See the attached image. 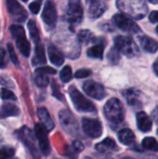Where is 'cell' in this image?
<instances>
[{
  "label": "cell",
  "instance_id": "obj_47",
  "mask_svg": "<svg viewBox=\"0 0 158 159\" xmlns=\"http://www.w3.org/2000/svg\"><path fill=\"white\" fill-rule=\"evenodd\" d=\"M156 34H158V26H157V27H156Z\"/></svg>",
  "mask_w": 158,
  "mask_h": 159
},
{
  "label": "cell",
  "instance_id": "obj_21",
  "mask_svg": "<svg viewBox=\"0 0 158 159\" xmlns=\"http://www.w3.org/2000/svg\"><path fill=\"white\" fill-rule=\"evenodd\" d=\"M140 43L142 47V48L150 53H155L158 49V43L153 38L143 35L140 37Z\"/></svg>",
  "mask_w": 158,
  "mask_h": 159
},
{
  "label": "cell",
  "instance_id": "obj_44",
  "mask_svg": "<svg viewBox=\"0 0 158 159\" xmlns=\"http://www.w3.org/2000/svg\"><path fill=\"white\" fill-rule=\"evenodd\" d=\"M154 71H155V73L156 74V75L158 76V58L156 59V61H155V63H154Z\"/></svg>",
  "mask_w": 158,
  "mask_h": 159
},
{
  "label": "cell",
  "instance_id": "obj_2",
  "mask_svg": "<svg viewBox=\"0 0 158 159\" xmlns=\"http://www.w3.org/2000/svg\"><path fill=\"white\" fill-rule=\"evenodd\" d=\"M103 113L107 120L113 124H119L124 120L125 109L122 102L116 99H110L104 105Z\"/></svg>",
  "mask_w": 158,
  "mask_h": 159
},
{
  "label": "cell",
  "instance_id": "obj_43",
  "mask_svg": "<svg viewBox=\"0 0 158 159\" xmlns=\"http://www.w3.org/2000/svg\"><path fill=\"white\" fill-rule=\"evenodd\" d=\"M149 20L151 22L153 23H156L158 22V10H155V11H152L149 15Z\"/></svg>",
  "mask_w": 158,
  "mask_h": 159
},
{
  "label": "cell",
  "instance_id": "obj_6",
  "mask_svg": "<svg viewBox=\"0 0 158 159\" xmlns=\"http://www.w3.org/2000/svg\"><path fill=\"white\" fill-rule=\"evenodd\" d=\"M59 119H60V123H61L62 129L66 133L73 135V136L77 134V129H78L77 121L75 117L74 116V115L69 110L63 109L60 111Z\"/></svg>",
  "mask_w": 158,
  "mask_h": 159
},
{
  "label": "cell",
  "instance_id": "obj_48",
  "mask_svg": "<svg viewBox=\"0 0 158 159\" xmlns=\"http://www.w3.org/2000/svg\"><path fill=\"white\" fill-rule=\"evenodd\" d=\"M21 1H23V2H26V1H28V0H21Z\"/></svg>",
  "mask_w": 158,
  "mask_h": 159
},
{
  "label": "cell",
  "instance_id": "obj_34",
  "mask_svg": "<svg viewBox=\"0 0 158 159\" xmlns=\"http://www.w3.org/2000/svg\"><path fill=\"white\" fill-rule=\"evenodd\" d=\"M7 50H8V54H9V57H10V60L12 61V62L15 64V65H19V61H18V58L15 54V51H14V48L13 46L8 43L7 44Z\"/></svg>",
  "mask_w": 158,
  "mask_h": 159
},
{
  "label": "cell",
  "instance_id": "obj_31",
  "mask_svg": "<svg viewBox=\"0 0 158 159\" xmlns=\"http://www.w3.org/2000/svg\"><path fill=\"white\" fill-rule=\"evenodd\" d=\"M14 149L11 147H3L0 149V159L12 158L14 156Z\"/></svg>",
  "mask_w": 158,
  "mask_h": 159
},
{
  "label": "cell",
  "instance_id": "obj_1",
  "mask_svg": "<svg viewBox=\"0 0 158 159\" xmlns=\"http://www.w3.org/2000/svg\"><path fill=\"white\" fill-rule=\"evenodd\" d=\"M116 5L120 10L137 20L142 19L147 13V6L142 0H117Z\"/></svg>",
  "mask_w": 158,
  "mask_h": 159
},
{
  "label": "cell",
  "instance_id": "obj_8",
  "mask_svg": "<svg viewBox=\"0 0 158 159\" xmlns=\"http://www.w3.org/2000/svg\"><path fill=\"white\" fill-rule=\"evenodd\" d=\"M17 135L19 140L29 149V151L32 153V155L35 157H38L37 156V148L35 144V138L32 132V130L27 127H22L17 131Z\"/></svg>",
  "mask_w": 158,
  "mask_h": 159
},
{
  "label": "cell",
  "instance_id": "obj_9",
  "mask_svg": "<svg viewBox=\"0 0 158 159\" xmlns=\"http://www.w3.org/2000/svg\"><path fill=\"white\" fill-rule=\"evenodd\" d=\"M82 127L85 134L89 138H100L102 134V123L97 119L85 117L82 119Z\"/></svg>",
  "mask_w": 158,
  "mask_h": 159
},
{
  "label": "cell",
  "instance_id": "obj_29",
  "mask_svg": "<svg viewBox=\"0 0 158 159\" xmlns=\"http://www.w3.org/2000/svg\"><path fill=\"white\" fill-rule=\"evenodd\" d=\"M77 39L80 43H89L93 38V34L88 30H81L77 34Z\"/></svg>",
  "mask_w": 158,
  "mask_h": 159
},
{
  "label": "cell",
  "instance_id": "obj_14",
  "mask_svg": "<svg viewBox=\"0 0 158 159\" xmlns=\"http://www.w3.org/2000/svg\"><path fill=\"white\" fill-rule=\"evenodd\" d=\"M66 20L71 25L79 24L83 20V8L81 4L69 5L66 12Z\"/></svg>",
  "mask_w": 158,
  "mask_h": 159
},
{
  "label": "cell",
  "instance_id": "obj_26",
  "mask_svg": "<svg viewBox=\"0 0 158 159\" xmlns=\"http://www.w3.org/2000/svg\"><path fill=\"white\" fill-rule=\"evenodd\" d=\"M28 29H29V34H30V36L32 38V40L37 45L39 44V41H40V37H39V32H38V29H37V26L35 24V21L33 20H30L28 21Z\"/></svg>",
  "mask_w": 158,
  "mask_h": 159
},
{
  "label": "cell",
  "instance_id": "obj_33",
  "mask_svg": "<svg viewBox=\"0 0 158 159\" xmlns=\"http://www.w3.org/2000/svg\"><path fill=\"white\" fill-rule=\"evenodd\" d=\"M0 97L2 100H10V101H16L17 98L15 96V94L10 91L9 89H2L1 91H0Z\"/></svg>",
  "mask_w": 158,
  "mask_h": 159
},
{
  "label": "cell",
  "instance_id": "obj_16",
  "mask_svg": "<svg viewBox=\"0 0 158 159\" xmlns=\"http://www.w3.org/2000/svg\"><path fill=\"white\" fill-rule=\"evenodd\" d=\"M137 127L142 132H148L152 129V120L149 116L144 112H139L136 116Z\"/></svg>",
  "mask_w": 158,
  "mask_h": 159
},
{
  "label": "cell",
  "instance_id": "obj_7",
  "mask_svg": "<svg viewBox=\"0 0 158 159\" xmlns=\"http://www.w3.org/2000/svg\"><path fill=\"white\" fill-rule=\"evenodd\" d=\"M113 22L116 27L120 28L125 32H129L131 34H138L141 32V29L138 24L124 14H115L113 17Z\"/></svg>",
  "mask_w": 158,
  "mask_h": 159
},
{
  "label": "cell",
  "instance_id": "obj_25",
  "mask_svg": "<svg viewBox=\"0 0 158 159\" xmlns=\"http://www.w3.org/2000/svg\"><path fill=\"white\" fill-rule=\"evenodd\" d=\"M124 97L126 98L128 103L129 105H136L139 102V97H140V92L134 89H127L123 93Z\"/></svg>",
  "mask_w": 158,
  "mask_h": 159
},
{
  "label": "cell",
  "instance_id": "obj_17",
  "mask_svg": "<svg viewBox=\"0 0 158 159\" xmlns=\"http://www.w3.org/2000/svg\"><path fill=\"white\" fill-rule=\"evenodd\" d=\"M95 148L100 153H106L108 151L116 152V151L119 150V147L117 146V144L115 143V142L113 139H111V138H106L102 142L97 143L96 146H95Z\"/></svg>",
  "mask_w": 158,
  "mask_h": 159
},
{
  "label": "cell",
  "instance_id": "obj_36",
  "mask_svg": "<svg viewBox=\"0 0 158 159\" xmlns=\"http://www.w3.org/2000/svg\"><path fill=\"white\" fill-rule=\"evenodd\" d=\"M51 86H52V94H53V96H54L55 98H57L58 100L63 101V96H62V94L61 93V91H60V89H59V86L57 85V83H56L54 80L52 81Z\"/></svg>",
  "mask_w": 158,
  "mask_h": 159
},
{
  "label": "cell",
  "instance_id": "obj_49",
  "mask_svg": "<svg viewBox=\"0 0 158 159\" xmlns=\"http://www.w3.org/2000/svg\"><path fill=\"white\" fill-rule=\"evenodd\" d=\"M157 135H158V129H157Z\"/></svg>",
  "mask_w": 158,
  "mask_h": 159
},
{
  "label": "cell",
  "instance_id": "obj_10",
  "mask_svg": "<svg viewBox=\"0 0 158 159\" xmlns=\"http://www.w3.org/2000/svg\"><path fill=\"white\" fill-rule=\"evenodd\" d=\"M47 132H48L47 129L42 123L41 124L38 123L34 126V134L38 141L39 149L42 152V154L45 156H48L51 150L49 145V141L47 138Z\"/></svg>",
  "mask_w": 158,
  "mask_h": 159
},
{
  "label": "cell",
  "instance_id": "obj_37",
  "mask_svg": "<svg viewBox=\"0 0 158 159\" xmlns=\"http://www.w3.org/2000/svg\"><path fill=\"white\" fill-rule=\"evenodd\" d=\"M65 155L71 159H76L77 158V156H78V153L73 148V146L69 147L67 146L65 148Z\"/></svg>",
  "mask_w": 158,
  "mask_h": 159
},
{
  "label": "cell",
  "instance_id": "obj_28",
  "mask_svg": "<svg viewBox=\"0 0 158 159\" xmlns=\"http://www.w3.org/2000/svg\"><path fill=\"white\" fill-rule=\"evenodd\" d=\"M142 145L144 149L153 152H158V142L153 137H146L142 140Z\"/></svg>",
  "mask_w": 158,
  "mask_h": 159
},
{
  "label": "cell",
  "instance_id": "obj_42",
  "mask_svg": "<svg viewBox=\"0 0 158 159\" xmlns=\"http://www.w3.org/2000/svg\"><path fill=\"white\" fill-rule=\"evenodd\" d=\"M0 84L5 85V86L9 87V88H13V83L8 78H7L5 76H0Z\"/></svg>",
  "mask_w": 158,
  "mask_h": 159
},
{
  "label": "cell",
  "instance_id": "obj_46",
  "mask_svg": "<svg viewBox=\"0 0 158 159\" xmlns=\"http://www.w3.org/2000/svg\"><path fill=\"white\" fill-rule=\"evenodd\" d=\"M152 4H158V0H149Z\"/></svg>",
  "mask_w": 158,
  "mask_h": 159
},
{
  "label": "cell",
  "instance_id": "obj_32",
  "mask_svg": "<svg viewBox=\"0 0 158 159\" xmlns=\"http://www.w3.org/2000/svg\"><path fill=\"white\" fill-rule=\"evenodd\" d=\"M108 59L112 63H117L119 61V60H120V52L115 47L110 50V52L108 54Z\"/></svg>",
  "mask_w": 158,
  "mask_h": 159
},
{
  "label": "cell",
  "instance_id": "obj_40",
  "mask_svg": "<svg viewBox=\"0 0 158 159\" xmlns=\"http://www.w3.org/2000/svg\"><path fill=\"white\" fill-rule=\"evenodd\" d=\"M7 64L6 51L3 48H0V68H4Z\"/></svg>",
  "mask_w": 158,
  "mask_h": 159
},
{
  "label": "cell",
  "instance_id": "obj_13",
  "mask_svg": "<svg viewBox=\"0 0 158 159\" xmlns=\"http://www.w3.org/2000/svg\"><path fill=\"white\" fill-rule=\"evenodd\" d=\"M42 20L47 26L52 28L55 26L57 21V11L55 7V4L52 0H47L43 12H42Z\"/></svg>",
  "mask_w": 158,
  "mask_h": 159
},
{
  "label": "cell",
  "instance_id": "obj_12",
  "mask_svg": "<svg viewBox=\"0 0 158 159\" xmlns=\"http://www.w3.org/2000/svg\"><path fill=\"white\" fill-rule=\"evenodd\" d=\"M83 89L87 93V95L95 100H102L106 95L103 86L93 80H88L85 82L83 85Z\"/></svg>",
  "mask_w": 158,
  "mask_h": 159
},
{
  "label": "cell",
  "instance_id": "obj_11",
  "mask_svg": "<svg viewBox=\"0 0 158 159\" xmlns=\"http://www.w3.org/2000/svg\"><path fill=\"white\" fill-rule=\"evenodd\" d=\"M7 11L15 22H23L27 19V12L17 0H6Z\"/></svg>",
  "mask_w": 158,
  "mask_h": 159
},
{
  "label": "cell",
  "instance_id": "obj_35",
  "mask_svg": "<svg viewBox=\"0 0 158 159\" xmlns=\"http://www.w3.org/2000/svg\"><path fill=\"white\" fill-rule=\"evenodd\" d=\"M41 4H42V1L41 0H36V1H34L32 2L30 5H29V8L31 10V12L33 14H37L40 10V7H41Z\"/></svg>",
  "mask_w": 158,
  "mask_h": 159
},
{
  "label": "cell",
  "instance_id": "obj_15",
  "mask_svg": "<svg viewBox=\"0 0 158 159\" xmlns=\"http://www.w3.org/2000/svg\"><path fill=\"white\" fill-rule=\"evenodd\" d=\"M89 18L95 20L101 17L106 10V5L101 0H86Z\"/></svg>",
  "mask_w": 158,
  "mask_h": 159
},
{
  "label": "cell",
  "instance_id": "obj_38",
  "mask_svg": "<svg viewBox=\"0 0 158 159\" xmlns=\"http://www.w3.org/2000/svg\"><path fill=\"white\" fill-rule=\"evenodd\" d=\"M90 74H91V71L88 69H80L75 72L74 75L76 78H85V77H88Z\"/></svg>",
  "mask_w": 158,
  "mask_h": 159
},
{
  "label": "cell",
  "instance_id": "obj_3",
  "mask_svg": "<svg viewBox=\"0 0 158 159\" xmlns=\"http://www.w3.org/2000/svg\"><path fill=\"white\" fill-rule=\"evenodd\" d=\"M69 94L71 97V100L73 102V104L74 108L81 113H92L96 111L95 105L88 100L76 88L70 87L69 89Z\"/></svg>",
  "mask_w": 158,
  "mask_h": 159
},
{
  "label": "cell",
  "instance_id": "obj_19",
  "mask_svg": "<svg viewBox=\"0 0 158 159\" xmlns=\"http://www.w3.org/2000/svg\"><path fill=\"white\" fill-rule=\"evenodd\" d=\"M48 57L50 61L56 66H61L64 62V56L62 52L55 46L51 45L48 47Z\"/></svg>",
  "mask_w": 158,
  "mask_h": 159
},
{
  "label": "cell",
  "instance_id": "obj_18",
  "mask_svg": "<svg viewBox=\"0 0 158 159\" xmlns=\"http://www.w3.org/2000/svg\"><path fill=\"white\" fill-rule=\"evenodd\" d=\"M37 116H38V118L41 121V123L47 129V131L53 130V129L55 128V124H54L53 120L51 119L49 113L47 112V110L46 108H44V107L39 108L37 110Z\"/></svg>",
  "mask_w": 158,
  "mask_h": 159
},
{
  "label": "cell",
  "instance_id": "obj_50",
  "mask_svg": "<svg viewBox=\"0 0 158 159\" xmlns=\"http://www.w3.org/2000/svg\"><path fill=\"white\" fill-rule=\"evenodd\" d=\"M12 159H18V158H12Z\"/></svg>",
  "mask_w": 158,
  "mask_h": 159
},
{
  "label": "cell",
  "instance_id": "obj_51",
  "mask_svg": "<svg viewBox=\"0 0 158 159\" xmlns=\"http://www.w3.org/2000/svg\"><path fill=\"white\" fill-rule=\"evenodd\" d=\"M87 159H88V158H87Z\"/></svg>",
  "mask_w": 158,
  "mask_h": 159
},
{
  "label": "cell",
  "instance_id": "obj_27",
  "mask_svg": "<svg viewBox=\"0 0 158 159\" xmlns=\"http://www.w3.org/2000/svg\"><path fill=\"white\" fill-rule=\"evenodd\" d=\"M34 83L36 86L40 87V88H45L48 85L49 83V79L47 74L38 72V71H34Z\"/></svg>",
  "mask_w": 158,
  "mask_h": 159
},
{
  "label": "cell",
  "instance_id": "obj_39",
  "mask_svg": "<svg viewBox=\"0 0 158 159\" xmlns=\"http://www.w3.org/2000/svg\"><path fill=\"white\" fill-rule=\"evenodd\" d=\"M35 71H38V72L47 74V75H54V74H56V70H54L51 67H47V66H46V67H39Z\"/></svg>",
  "mask_w": 158,
  "mask_h": 159
},
{
  "label": "cell",
  "instance_id": "obj_41",
  "mask_svg": "<svg viewBox=\"0 0 158 159\" xmlns=\"http://www.w3.org/2000/svg\"><path fill=\"white\" fill-rule=\"evenodd\" d=\"M72 146H73V148H74L78 154L84 150V145H83V143H82L80 141H74V142L73 143Z\"/></svg>",
  "mask_w": 158,
  "mask_h": 159
},
{
  "label": "cell",
  "instance_id": "obj_4",
  "mask_svg": "<svg viewBox=\"0 0 158 159\" xmlns=\"http://www.w3.org/2000/svg\"><path fill=\"white\" fill-rule=\"evenodd\" d=\"M9 30H10L11 35L16 41L17 47L20 52L21 53V55L24 57H29L30 51H31V46H30L29 41L26 39L23 27L18 24H12L9 27Z\"/></svg>",
  "mask_w": 158,
  "mask_h": 159
},
{
  "label": "cell",
  "instance_id": "obj_23",
  "mask_svg": "<svg viewBox=\"0 0 158 159\" xmlns=\"http://www.w3.org/2000/svg\"><path fill=\"white\" fill-rule=\"evenodd\" d=\"M118 140L124 145H130L135 142V135L129 129H124L118 133Z\"/></svg>",
  "mask_w": 158,
  "mask_h": 159
},
{
  "label": "cell",
  "instance_id": "obj_5",
  "mask_svg": "<svg viewBox=\"0 0 158 159\" xmlns=\"http://www.w3.org/2000/svg\"><path fill=\"white\" fill-rule=\"evenodd\" d=\"M115 48L127 57L133 58L139 54V48L132 38L123 35H118L115 39Z\"/></svg>",
  "mask_w": 158,
  "mask_h": 159
},
{
  "label": "cell",
  "instance_id": "obj_30",
  "mask_svg": "<svg viewBox=\"0 0 158 159\" xmlns=\"http://www.w3.org/2000/svg\"><path fill=\"white\" fill-rule=\"evenodd\" d=\"M73 74H72V69L69 65H66L62 68V70L60 73V78L63 83H67L72 79Z\"/></svg>",
  "mask_w": 158,
  "mask_h": 159
},
{
  "label": "cell",
  "instance_id": "obj_22",
  "mask_svg": "<svg viewBox=\"0 0 158 159\" xmlns=\"http://www.w3.org/2000/svg\"><path fill=\"white\" fill-rule=\"evenodd\" d=\"M47 62L46 60V54H45V48L43 45L37 44L35 47V53L32 61V64L34 66H40Z\"/></svg>",
  "mask_w": 158,
  "mask_h": 159
},
{
  "label": "cell",
  "instance_id": "obj_24",
  "mask_svg": "<svg viewBox=\"0 0 158 159\" xmlns=\"http://www.w3.org/2000/svg\"><path fill=\"white\" fill-rule=\"evenodd\" d=\"M103 51H104V45L102 43H98L97 45H94L90 48L88 49V56L90 58L102 60L103 58Z\"/></svg>",
  "mask_w": 158,
  "mask_h": 159
},
{
  "label": "cell",
  "instance_id": "obj_20",
  "mask_svg": "<svg viewBox=\"0 0 158 159\" xmlns=\"http://www.w3.org/2000/svg\"><path fill=\"white\" fill-rule=\"evenodd\" d=\"M20 114V109L17 105L7 102L1 106L0 108V118H7L10 116H17Z\"/></svg>",
  "mask_w": 158,
  "mask_h": 159
},
{
  "label": "cell",
  "instance_id": "obj_45",
  "mask_svg": "<svg viewBox=\"0 0 158 159\" xmlns=\"http://www.w3.org/2000/svg\"><path fill=\"white\" fill-rule=\"evenodd\" d=\"M80 0H69V5H79Z\"/></svg>",
  "mask_w": 158,
  "mask_h": 159
}]
</instances>
